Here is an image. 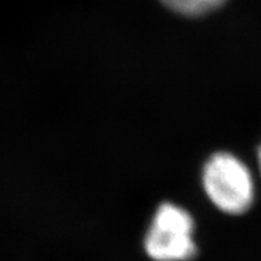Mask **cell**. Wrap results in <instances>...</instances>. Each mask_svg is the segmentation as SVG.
Here are the masks:
<instances>
[{"label":"cell","instance_id":"1","mask_svg":"<svg viewBox=\"0 0 261 261\" xmlns=\"http://www.w3.org/2000/svg\"><path fill=\"white\" fill-rule=\"evenodd\" d=\"M203 186L213 205L227 215H243L254 201L251 171L228 152H217L208 159L204 165Z\"/></svg>","mask_w":261,"mask_h":261},{"label":"cell","instance_id":"2","mask_svg":"<svg viewBox=\"0 0 261 261\" xmlns=\"http://www.w3.org/2000/svg\"><path fill=\"white\" fill-rule=\"evenodd\" d=\"M152 261H191L197 254L195 221L191 213L172 203L159 206L144 237Z\"/></svg>","mask_w":261,"mask_h":261},{"label":"cell","instance_id":"3","mask_svg":"<svg viewBox=\"0 0 261 261\" xmlns=\"http://www.w3.org/2000/svg\"><path fill=\"white\" fill-rule=\"evenodd\" d=\"M169 10L186 16H200L216 10L225 0H160Z\"/></svg>","mask_w":261,"mask_h":261},{"label":"cell","instance_id":"4","mask_svg":"<svg viewBox=\"0 0 261 261\" xmlns=\"http://www.w3.org/2000/svg\"><path fill=\"white\" fill-rule=\"evenodd\" d=\"M257 159H258V168H260V173H261V145H260V148H258Z\"/></svg>","mask_w":261,"mask_h":261}]
</instances>
